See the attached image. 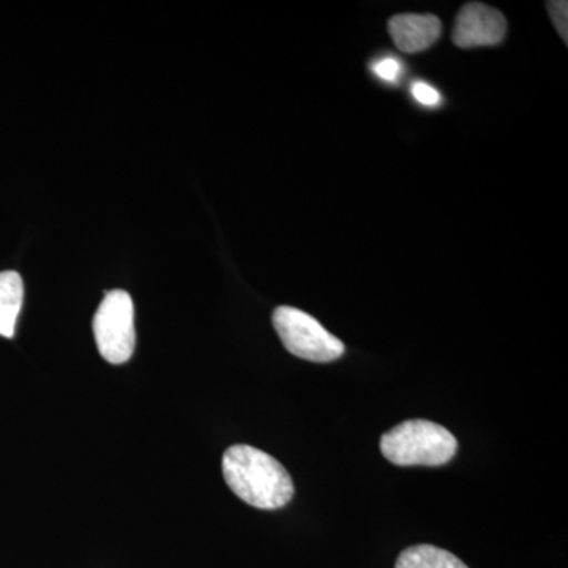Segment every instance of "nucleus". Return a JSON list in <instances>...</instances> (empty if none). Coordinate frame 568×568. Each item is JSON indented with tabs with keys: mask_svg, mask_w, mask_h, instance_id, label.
I'll return each mask as SVG.
<instances>
[{
	"mask_svg": "<svg viewBox=\"0 0 568 568\" xmlns=\"http://www.w3.org/2000/svg\"><path fill=\"white\" fill-rule=\"evenodd\" d=\"M24 284L18 272H0V336L13 338L20 316Z\"/></svg>",
	"mask_w": 568,
	"mask_h": 568,
	"instance_id": "7",
	"label": "nucleus"
},
{
	"mask_svg": "<svg viewBox=\"0 0 568 568\" xmlns=\"http://www.w3.org/2000/svg\"><path fill=\"white\" fill-rule=\"evenodd\" d=\"M272 323L284 347L295 357L327 364L345 354L342 339L332 335L320 321L293 306H278Z\"/></svg>",
	"mask_w": 568,
	"mask_h": 568,
	"instance_id": "3",
	"label": "nucleus"
},
{
	"mask_svg": "<svg viewBox=\"0 0 568 568\" xmlns=\"http://www.w3.org/2000/svg\"><path fill=\"white\" fill-rule=\"evenodd\" d=\"M457 450L455 436L429 420L403 422L381 437V452L396 466H443Z\"/></svg>",
	"mask_w": 568,
	"mask_h": 568,
	"instance_id": "2",
	"label": "nucleus"
},
{
	"mask_svg": "<svg viewBox=\"0 0 568 568\" xmlns=\"http://www.w3.org/2000/svg\"><path fill=\"white\" fill-rule=\"evenodd\" d=\"M443 32V24L435 14H396L388 21V33L399 51L416 54L428 50Z\"/></svg>",
	"mask_w": 568,
	"mask_h": 568,
	"instance_id": "6",
	"label": "nucleus"
},
{
	"mask_svg": "<svg viewBox=\"0 0 568 568\" xmlns=\"http://www.w3.org/2000/svg\"><path fill=\"white\" fill-rule=\"evenodd\" d=\"M395 568H469L457 556L433 545H417L405 549Z\"/></svg>",
	"mask_w": 568,
	"mask_h": 568,
	"instance_id": "8",
	"label": "nucleus"
},
{
	"mask_svg": "<svg viewBox=\"0 0 568 568\" xmlns=\"http://www.w3.org/2000/svg\"><path fill=\"white\" fill-rule=\"evenodd\" d=\"M507 21L499 10L480 2L466 3L458 11L454 43L463 50L496 47L506 39Z\"/></svg>",
	"mask_w": 568,
	"mask_h": 568,
	"instance_id": "5",
	"label": "nucleus"
},
{
	"mask_svg": "<svg viewBox=\"0 0 568 568\" xmlns=\"http://www.w3.org/2000/svg\"><path fill=\"white\" fill-rule=\"evenodd\" d=\"M227 487L248 506L276 510L290 504L294 484L278 459L252 446H233L223 455Z\"/></svg>",
	"mask_w": 568,
	"mask_h": 568,
	"instance_id": "1",
	"label": "nucleus"
},
{
	"mask_svg": "<svg viewBox=\"0 0 568 568\" xmlns=\"http://www.w3.org/2000/svg\"><path fill=\"white\" fill-rule=\"evenodd\" d=\"M410 93H413L414 100L424 104V106L436 108L443 102V97H440L439 91L425 81L414 82L413 88H410Z\"/></svg>",
	"mask_w": 568,
	"mask_h": 568,
	"instance_id": "11",
	"label": "nucleus"
},
{
	"mask_svg": "<svg viewBox=\"0 0 568 568\" xmlns=\"http://www.w3.org/2000/svg\"><path fill=\"white\" fill-rule=\"evenodd\" d=\"M552 24L558 29L560 39L568 43V3L566 0H552L547 3Z\"/></svg>",
	"mask_w": 568,
	"mask_h": 568,
	"instance_id": "10",
	"label": "nucleus"
},
{
	"mask_svg": "<svg viewBox=\"0 0 568 568\" xmlns=\"http://www.w3.org/2000/svg\"><path fill=\"white\" fill-rule=\"evenodd\" d=\"M93 335L104 361L122 365L132 358L136 346L132 297L122 290L104 295L93 317Z\"/></svg>",
	"mask_w": 568,
	"mask_h": 568,
	"instance_id": "4",
	"label": "nucleus"
},
{
	"mask_svg": "<svg viewBox=\"0 0 568 568\" xmlns=\"http://www.w3.org/2000/svg\"><path fill=\"white\" fill-rule=\"evenodd\" d=\"M372 73L375 74L376 78H379L381 81L395 84V82H398L399 78H402L403 63L398 61V59L392 58V55L381 58L372 63Z\"/></svg>",
	"mask_w": 568,
	"mask_h": 568,
	"instance_id": "9",
	"label": "nucleus"
}]
</instances>
